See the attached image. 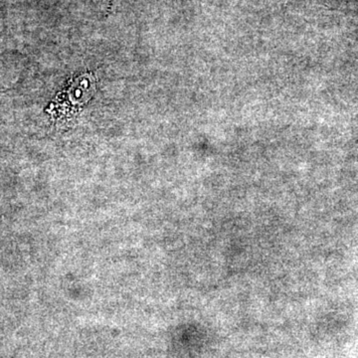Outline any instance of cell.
I'll return each mask as SVG.
<instances>
[{
    "label": "cell",
    "instance_id": "obj_1",
    "mask_svg": "<svg viewBox=\"0 0 358 358\" xmlns=\"http://www.w3.org/2000/svg\"><path fill=\"white\" fill-rule=\"evenodd\" d=\"M95 91V81L91 75H84L71 83L69 88L63 92L64 99L56 105L60 114L72 115L77 113L80 107L93 96Z\"/></svg>",
    "mask_w": 358,
    "mask_h": 358
}]
</instances>
